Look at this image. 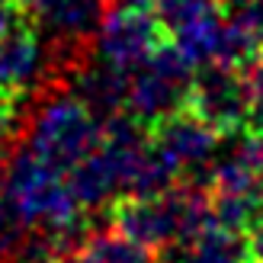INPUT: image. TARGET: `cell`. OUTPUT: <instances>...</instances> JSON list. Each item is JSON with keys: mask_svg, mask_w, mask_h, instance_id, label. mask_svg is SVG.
<instances>
[{"mask_svg": "<svg viewBox=\"0 0 263 263\" xmlns=\"http://www.w3.org/2000/svg\"><path fill=\"white\" fill-rule=\"evenodd\" d=\"M151 144L161 148L177 164L183 180L209 186V180H212V161L218 154L221 135L209 122H202L193 109L183 106L177 112H170L167 119L154 122L151 125Z\"/></svg>", "mask_w": 263, "mask_h": 263, "instance_id": "5b68a950", "label": "cell"}, {"mask_svg": "<svg viewBox=\"0 0 263 263\" xmlns=\"http://www.w3.org/2000/svg\"><path fill=\"white\" fill-rule=\"evenodd\" d=\"M244 87H247V106H251V116H247V128L251 132H263V51L247 61L241 68Z\"/></svg>", "mask_w": 263, "mask_h": 263, "instance_id": "4fadbf2b", "label": "cell"}, {"mask_svg": "<svg viewBox=\"0 0 263 263\" xmlns=\"http://www.w3.org/2000/svg\"><path fill=\"white\" fill-rule=\"evenodd\" d=\"M103 13L106 0H39L32 20L48 26L64 45H84L90 35H97Z\"/></svg>", "mask_w": 263, "mask_h": 263, "instance_id": "30bf717a", "label": "cell"}, {"mask_svg": "<svg viewBox=\"0 0 263 263\" xmlns=\"http://www.w3.org/2000/svg\"><path fill=\"white\" fill-rule=\"evenodd\" d=\"M180 263H257L251 231L225 228L212 218L190 244H180Z\"/></svg>", "mask_w": 263, "mask_h": 263, "instance_id": "8fae6325", "label": "cell"}, {"mask_svg": "<svg viewBox=\"0 0 263 263\" xmlns=\"http://www.w3.org/2000/svg\"><path fill=\"white\" fill-rule=\"evenodd\" d=\"M20 103L0 93V154L10 151V144L20 135Z\"/></svg>", "mask_w": 263, "mask_h": 263, "instance_id": "5bb4252c", "label": "cell"}, {"mask_svg": "<svg viewBox=\"0 0 263 263\" xmlns=\"http://www.w3.org/2000/svg\"><path fill=\"white\" fill-rule=\"evenodd\" d=\"M196 64L174 42H164L154 55L128 74V112L144 125L167 119L170 112L186 106Z\"/></svg>", "mask_w": 263, "mask_h": 263, "instance_id": "3957f363", "label": "cell"}, {"mask_svg": "<svg viewBox=\"0 0 263 263\" xmlns=\"http://www.w3.org/2000/svg\"><path fill=\"white\" fill-rule=\"evenodd\" d=\"M186 109H193L202 122H209L221 138L247 128V87L238 68L225 64H202L193 74L190 93H186Z\"/></svg>", "mask_w": 263, "mask_h": 263, "instance_id": "8992f818", "label": "cell"}, {"mask_svg": "<svg viewBox=\"0 0 263 263\" xmlns=\"http://www.w3.org/2000/svg\"><path fill=\"white\" fill-rule=\"evenodd\" d=\"M97 141H100V119L90 112L87 103L77 93H55L32 116L26 148L39 154L45 164L71 174L97 148Z\"/></svg>", "mask_w": 263, "mask_h": 263, "instance_id": "7a4b0ae2", "label": "cell"}, {"mask_svg": "<svg viewBox=\"0 0 263 263\" xmlns=\"http://www.w3.org/2000/svg\"><path fill=\"white\" fill-rule=\"evenodd\" d=\"M74 93L81 97L97 119L119 116L128 106V74L106 61H81L74 68Z\"/></svg>", "mask_w": 263, "mask_h": 263, "instance_id": "9c48e42d", "label": "cell"}, {"mask_svg": "<svg viewBox=\"0 0 263 263\" xmlns=\"http://www.w3.org/2000/svg\"><path fill=\"white\" fill-rule=\"evenodd\" d=\"M4 190L35 231H64L84 221V205L77 202L68 174L45 164L29 148L10 157Z\"/></svg>", "mask_w": 263, "mask_h": 263, "instance_id": "6da1fadb", "label": "cell"}, {"mask_svg": "<svg viewBox=\"0 0 263 263\" xmlns=\"http://www.w3.org/2000/svg\"><path fill=\"white\" fill-rule=\"evenodd\" d=\"M45 74L42 32L32 16H20L0 29V93L23 103Z\"/></svg>", "mask_w": 263, "mask_h": 263, "instance_id": "ba28073f", "label": "cell"}, {"mask_svg": "<svg viewBox=\"0 0 263 263\" xmlns=\"http://www.w3.org/2000/svg\"><path fill=\"white\" fill-rule=\"evenodd\" d=\"M32 225L26 221V215L16 209V202L7 196V190H0V263L20 260L26 244L32 238Z\"/></svg>", "mask_w": 263, "mask_h": 263, "instance_id": "7c38bea8", "label": "cell"}, {"mask_svg": "<svg viewBox=\"0 0 263 263\" xmlns=\"http://www.w3.org/2000/svg\"><path fill=\"white\" fill-rule=\"evenodd\" d=\"M20 16H26V13L16 7V0H0V29H7V26L16 23Z\"/></svg>", "mask_w": 263, "mask_h": 263, "instance_id": "9a60e30c", "label": "cell"}, {"mask_svg": "<svg viewBox=\"0 0 263 263\" xmlns=\"http://www.w3.org/2000/svg\"><path fill=\"white\" fill-rule=\"evenodd\" d=\"M167 39L186 51V58L202 68L215 58V42L228 10L225 0H151Z\"/></svg>", "mask_w": 263, "mask_h": 263, "instance_id": "52a82bcc", "label": "cell"}, {"mask_svg": "<svg viewBox=\"0 0 263 263\" xmlns=\"http://www.w3.org/2000/svg\"><path fill=\"white\" fill-rule=\"evenodd\" d=\"M164 42H170L151 4L112 0L97 29V58L132 74L141 68Z\"/></svg>", "mask_w": 263, "mask_h": 263, "instance_id": "277c9868", "label": "cell"}, {"mask_svg": "<svg viewBox=\"0 0 263 263\" xmlns=\"http://www.w3.org/2000/svg\"><path fill=\"white\" fill-rule=\"evenodd\" d=\"M251 247H254V260L263 263V215H260L257 225L251 228Z\"/></svg>", "mask_w": 263, "mask_h": 263, "instance_id": "2e32d148", "label": "cell"}, {"mask_svg": "<svg viewBox=\"0 0 263 263\" xmlns=\"http://www.w3.org/2000/svg\"><path fill=\"white\" fill-rule=\"evenodd\" d=\"M35 4H39V0H16V7L26 13V16H32V13H35Z\"/></svg>", "mask_w": 263, "mask_h": 263, "instance_id": "e0dca14e", "label": "cell"}]
</instances>
